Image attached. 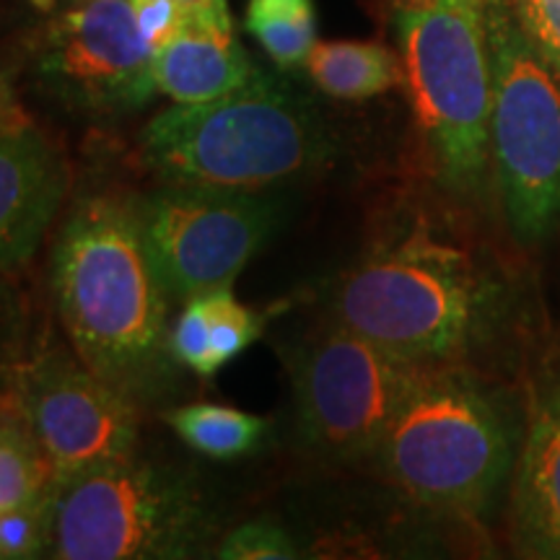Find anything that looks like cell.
Listing matches in <instances>:
<instances>
[{
	"mask_svg": "<svg viewBox=\"0 0 560 560\" xmlns=\"http://www.w3.org/2000/svg\"><path fill=\"white\" fill-rule=\"evenodd\" d=\"M19 115H24V109H21L16 89H13L9 70L0 66V120H9V117Z\"/></svg>",
	"mask_w": 560,
	"mask_h": 560,
	"instance_id": "obj_26",
	"label": "cell"
},
{
	"mask_svg": "<svg viewBox=\"0 0 560 560\" xmlns=\"http://www.w3.org/2000/svg\"><path fill=\"white\" fill-rule=\"evenodd\" d=\"M257 66L234 32L231 11L187 13V21L153 50V81L174 104H200L240 89Z\"/></svg>",
	"mask_w": 560,
	"mask_h": 560,
	"instance_id": "obj_14",
	"label": "cell"
},
{
	"mask_svg": "<svg viewBox=\"0 0 560 560\" xmlns=\"http://www.w3.org/2000/svg\"><path fill=\"white\" fill-rule=\"evenodd\" d=\"M140 30L151 47L164 45L172 34L179 32V26L187 21V9L179 0H132Z\"/></svg>",
	"mask_w": 560,
	"mask_h": 560,
	"instance_id": "obj_24",
	"label": "cell"
},
{
	"mask_svg": "<svg viewBox=\"0 0 560 560\" xmlns=\"http://www.w3.org/2000/svg\"><path fill=\"white\" fill-rule=\"evenodd\" d=\"M50 283L79 359L136 405L177 384L170 291L140 231L136 202L86 195L68 210L52 247Z\"/></svg>",
	"mask_w": 560,
	"mask_h": 560,
	"instance_id": "obj_2",
	"label": "cell"
},
{
	"mask_svg": "<svg viewBox=\"0 0 560 560\" xmlns=\"http://www.w3.org/2000/svg\"><path fill=\"white\" fill-rule=\"evenodd\" d=\"M524 439L506 501L516 558L560 560V335L529 355L522 376Z\"/></svg>",
	"mask_w": 560,
	"mask_h": 560,
	"instance_id": "obj_12",
	"label": "cell"
},
{
	"mask_svg": "<svg viewBox=\"0 0 560 560\" xmlns=\"http://www.w3.org/2000/svg\"><path fill=\"white\" fill-rule=\"evenodd\" d=\"M19 363V312L13 296L0 283V392L11 387V374Z\"/></svg>",
	"mask_w": 560,
	"mask_h": 560,
	"instance_id": "obj_25",
	"label": "cell"
},
{
	"mask_svg": "<svg viewBox=\"0 0 560 560\" xmlns=\"http://www.w3.org/2000/svg\"><path fill=\"white\" fill-rule=\"evenodd\" d=\"M524 387L472 363L433 366L389 423L371 465L433 514L482 522L509 501L524 439Z\"/></svg>",
	"mask_w": 560,
	"mask_h": 560,
	"instance_id": "obj_3",
	"label": "cell"
},
{
	"mask_svg": "<svg viewBox=\"0 0 560 560\" xmlns=\"http://www.w3.org/2000/svg\"><path fill=\"white\" fill-rule=\"evenodd\" d=\"M215 556L223 560H291L299 558V545L280 524L255 520L223 537Z\"/></svg>",
	"mask_w": 560,
	"mask_h": 560,
	"instance_id": "obj_21",
	"label": "cell"
},
{
	"mask_svg": "<svg viewBox=\"0 0 560 560\" xmlns=\"http://www.w3.org/2000/svg\"><path fill=\"white\" fill-rule=\"evenodd\" d=\"M55 470L16 412L0 416V511L47 495Z\"/></svg>",
	"mask_w": 560,
	"mask_h": 560,
	"instance_id": "obj_18",
	"label": "cell"
},
{
	"mask_svg": "<svg viewBox=\"0 0 560 560\" xmlns=\"http://www.w3.org/2000/svg\"><path fill=\"white\" fill-rule=\"evenodd\" d=\"M47 3H50V0H47Z\"/></svg>",
	"mask_w": 560,
	"mask_h": 560,
	"instance_id": "obj_29",
	"label": "cell"
},
{
	"mask_svg": "<svg viewBox=\"0 0 560 560\" xmlns=\"http://www.w3.org/2000/svg\"><path fill=\"white\" fill-rule=\"evenodd\" d=\"M304 68L322 94L342 102L374 100L405 86L400 52L371 39L317 42Z\"/></svg>",
	"mask_w": 560,
	"mask_h": 560,
	"instance_id": "obj_15",
	"label": "cell"
},
{
	"mask_svg": "<svg viewBox=\"0 0 560 560\" xmlns=\"http://www.w3.org/2000/svg\"><path fill=\"white\" fill-rule=\"evenodd\" d=\"M68 161L26 115L0 120V278L32 262L68 198Z\"/></svg>",
	"mask_w": 560,
	"mask_h": 560,
	"instance_id": "obj_13",
	"label": "cell"
},
{
	"mask_svg": "<svg viewBox=\"0 0 560 560\" xmlns=\"http://www.w3.org/2000/svg\"><path fill=\"white\" fill-rule=\"evenodd\" d=\"M50 548V493L24 506L0 511V560L47 556Z\"/></svg>",
	"mask_w": 560,
	"mask_h": 560,
	"instance_id": "obj_20",
	"label": "cell"
},
{
	"mask_svg": "<svg viewBox=\"0 0 560 560\" xmlns=\"http://www.w3.org/2000/svg\"><path fill=\"white\" fill-rule=\"evenodd\" d=\"M34 75L70 112L120 117L156 94L132 0H70L34 45Z\"/></svg>",
	"mask_w": 560,
	"mask_h": 560,
	"instance_id": "obj_10",
	"label": "cell"
},
{
	"mask_svg": "<svg viewBox=\"0 0 560 560\" xmlns=\"http://www.w3.org/2000/svg\"><path fill=\"white\" fill-rule=\"evenodd\" d=\"M9 397L50 459L55 480L79 478L136 454L138 405L66 350L19 361Z\"/></svg>",
	"mask_w": 560,
	"mask_h": 560,
	"instance_id": "obj_11",
	"label": "cell"
},
{
	"mask_svg": "<svg viewBox=\"0 0 560 560\" xmlns=\"http://www.w3.org/2000/svg\"><path fill=\"white\" fill-rule=\"evenodd\" d=\"M490 190L516 247L537 249L560 234V70L532 45L506 0L490 11Z\"/></svg>",
	"mask_w": 560,
	"mask_h": 560,
	"instance_id": "obj_6",
	"label": "cell"
},
{
	"mask_svg": "<svg viewBox=\"0 0 560 560\" xmlns=\"http://www.w3.org/2000/svg\"><path fill=\"white\" fill-rule=\"evenodd\" d=\"M132 202L151 260L182 301L234 283L283 219L270 187L161 182Z\"/></svg>",
	"mask_w": 560,
	"mask_h": 560,
	"instance_id": "obj_9",
	"label": "cell"
},
{
	"mask_svg": "<svg viewBox=\"0 0 560 560\" xmlns=\"http://www.w3.org/2000/svg\"><path fill=\"white\" fill-rule=\"evenodd\" d=\"M185 5L187 13H200V11H221L229 9V0H179Z\"/></svg>",
	"mask_w": 560,
	"mask_h": 560,
	"instance_id": "obj_27",
	"label": "cell"
},
{
	"mask_svg": "<svg viewBox=\"0 0 560 560\" xmlns=\"http://www.w3.org/2000/svg\"><path fill=\"white\" fill-rule=\"evenodd\" d=\"M330 319L405 359L450 366L522 332V293L499 262L429 221L392 231L335 283Z\"/></svg>",
	"mask_w": 560,
	"mask_h": 560,
	"instance_id": "obj_1",
	"label": "cell"
},
{
	"mask_svg": "<svg viewBox=\"0 0 560 560\" xmlns=\"http://www.w3.org/2000/svg\"><path fill=\"white\" fill-rule=\"evenodd\" d=\"M213 535L200 488L136 454L102 470L55 480L50 548L58 560L190 558Z\"/></svg>",
	"mask_w": 560,
	"mask_h": 560,
	"instance_id": "obj_7",
	"label": "cell"
},
{
	"mask_svg": "<svg viewBox=\"0 0 560 560\" xmlns=\"http://www.w3.org/2000/svg\"><path fill=\"white\" fill-rule=\"evenodd\" d=\"M495 0H436L395 13L412 115L439 185L480 202L490 187L488 122L493 96L490 11Z\"/></svg>",
	"mask_w": 560,
	"mask_h": 560,
	"instance_id": "obj_5",
	"label": "cell"
},
{
	"mask_svg": "<svg viewBox=\"0 0 560 560\" xmlns=\"http://www.w3.org/2000/svg\"><path fill=\"white\" fill-rule=\"evenodd\" d=\"M532 45L560 70V0H506Z\"/></svg>",
	"mask_w": 560,
	"mask_h": 560,
	"instance_id": "obj_23",
	"label": "cell"
},
{
	"mask_svg": "<svg viewBox=\"0 0 560 560\" xmlns=\"http://www.w3.org/2000/svg\"><path fill=\"white\" fill-rule=\"evenodd\" d=\"M210 322V353L215 374L260 340L265 330V314L236 301L231 285L202 293Z\"/></svg>",
	"mask_w": 560,
	"mask_h": 560,
	"instance_id": "obj_19",
	"label": "cell"
},
{
	"mask_svg": "<svg viewBox=\"0 0 560 560\" xmlns=\"http://www.w3.org/2000/svg\"><path fill=\"white\" fill-rule=\"evenodd\" d=\"M296 425L306 450L327 462H363L433 366L325 322L285 350Z\"/></svg>",
	"mask_w": 560,
	"mask_h": 560,
	"instance_id": "obj_8",
	"label": "cell"
},
{
	"mask_svg": "<svg viewBox=\"0 0 560 560\" xmlns=\"http://www.w3.org/2000/svg\"><path fill=\"white\" fill-rule=\"evenodd\" d=\"M389 9H392V16L395 13H405V11H423V9H431L436 0H387Z\"/></svg>",
	"mask_w": 560,
	"mask_h": 560,
	"instance_id": "obj_28",
	"label": "cell"
},
{
	"mask_svg": "<svg viewBox=\"0 0 560 560\" xmlns=\"http://www.w3.org/2000/svg\"><path fill=\"white\" fill-rule=\"evenodd\" d=\"M140 156L161 182L272 187L325 166L335 136L310 94L257 66L219 100L153 117L140 132Z\"/></svg>",
	"mask_w": 560,
	"mask_h": 560,
	"instance_id": "obj_4",
	"label": "cell"
},
{
	"mask_svg": "<svg viewBox=\"0 0 560 560\" xmlns=\"http://www.w3.org/2000/svg\"><path fill=\"white\" fill-rule=\"evenodd\" d=\"M172 353L179 366L195 371L198 376H213V353H210V322L202 293L190 296L182 306L177 322L172 325Z\"/></svg>",
	"mask_w": 560,
	"mask_h": 560,
	"instance_id": "obj_22",
	"label": "cell"
},
{
	"mask_svg": "<svg viewBox=\"0 0 560 560\" xmlns=\"http://www.w3.org/2000/svg\"><path fill=\"white\" fill-rule=\"evenodd\" d=\"M244 30L278 70L304 66L319 42L314 0H247Z\"/></svg>",
	"mask_w": 560,
	"mask_h": 560,
	"instance_id": "obj_17",
	"label": "cell"
},
{
	"mask_svg": "<svg viewBox=\"0 0 560 560\" xmlns=\"http://www.w3.org/2000/svg\"><path fill=\"white\" fill-rule=\"evenodd\" d=\"M164 420L185 444L213 459H236L257 452L270 431L265 418L213 402L177 405L164 412Z\"/></svg>",
	"mask_w": 560,
	"mask_h": 560,
	"instance_id": "obj_16",
	"label": "cell"
}]
</instances>
